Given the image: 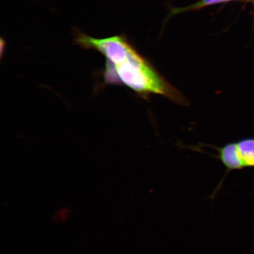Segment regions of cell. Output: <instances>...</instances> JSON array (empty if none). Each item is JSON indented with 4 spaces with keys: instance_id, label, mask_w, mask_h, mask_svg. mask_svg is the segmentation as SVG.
I'll return each instance as SVG.
<instances>
[{
    "instance_id": "obj_1",
    "label": "cell",
    "mask_w": 254,
    "mask_h": 254,
    "mask_svg": "<svg viewBox=\"0 0 254 254\" xmlns=\"http://www.w3.org/2000/svg\"><path fill=\"white\" fill-rule=\"evenodd\" d=\"M75 42L82 49L96 50L106 57L107 63L103 72L105 83L125 85L142 97L157 94L177 104L188 103L183 94L125 37L95 39L79 31L76 34Z\"/></svg>"
},
{
    "instance_id": "obj_2",
    "label": "cell",
    "mask_w": 254,
    "mask_h": 254,
    "mask_svg": "<svg viewBox=\"0 0 254 254\" xmlns=\"http://www.w3.org/2000/svg\"><path fill=\"white\" fill-rule=\"evenodd\" d=\"M234 143L238 170L254 168V138H246Z\"/></svg>"
},
{
    "instance_id": "obj_3",
    "label": "cell",
    "mask_w": 254,
    "mask_h": 254,
    "mask_svg": "<svg viewBox=\"0 0 254 254\" xmlns=\"http://www.w3.org/2000/svg\"><path fill=\"white\" fill-rule=\"evenodd\" d=\"M70 214V210L68 208H63L57 211L55 217L57 222H65L68 220Z\"/></svg>"
}]
</instances>
